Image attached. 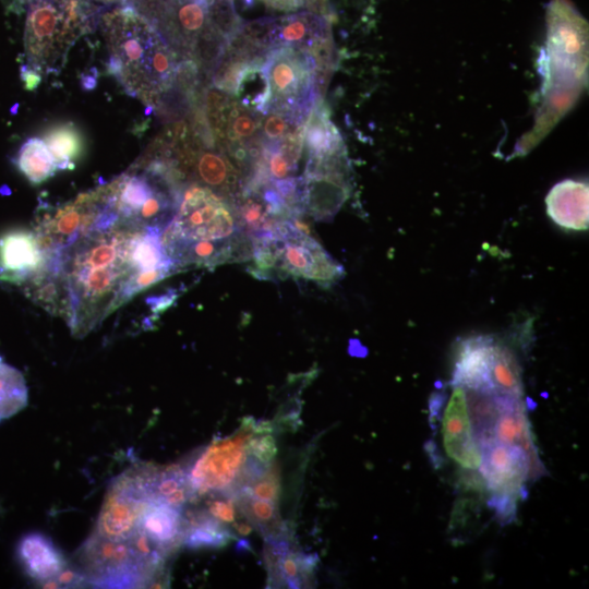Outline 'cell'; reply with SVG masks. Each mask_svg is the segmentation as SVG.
Returning <instances> with one entry per match:
<instances>
[{"label": "cell", "mask_w": 589, "mask_h": 589, "mask_svg": "<svg viewBox=\"0 0 589 589\" xmlns=\"http://www.w3.org/2000/svg\"><path fill=\"white\" fill-rule=\"evenodd\" d=\"M101 190L106 204L120 220L160 230L172 219L181 194L169 168L147 157Z\"/></svg>", "instance_id": "cell-4"}, {"label": "cell", "mask_w": 589, "mask_h": 589, "mask_svg": "<svg viewBox=\"0 0 589 589\" xmlns=\"http://www.w3.org/2000/svg\"><path fill=\"white\" fill-rule=\"evenodd\" d=\"M241 232L235 208L208 187L195 183L181 194L176 213L161 231L166 254L173 262L187 247L223 241Z\"/></svg>", "instance_id": "cell-7"}, {"label": "cell", "mask_w": 589, "mask_h": 589, "mask_svg": "<svg viewBox=\"0 0 589 589\" xmlns=\"http://www.w3.org/2000/svg\"><path fill=\"white\" fill-rule=\"evenodd\" d=\"M77 555V569L87 584L101 588H135L156 577L166 553L139 531L121 540L93 532Z\"/></svg>", "instance_id": "cell-5"}, {"label": "cell", "mask_w": 589, "mask_h": 589, "mask_svg": "<svg viewBox=\"0 0 589 589\" xmlns=\"http://www.w3.org/2000/svg\"><path fill=\"white\" fill-rule=\"evenodd\" d=\"M104 199L100 187L80 194L76 199L58 206L47 205L39 209L36 235L45 251L52 252L73 241L89 228L101 212Z\"/></svg>", "instance_id": "cell-11"}, {"label": "cell", "mask_w": 589, "mask_h": 589, "mask_svg": "<svg viewBox=\"0 0 589 589\" xmlns=\"http://www.w3.org/2000/svg\"><path fill=\"white\" fill-rule=\"evenodd\" d=\"M263 121L264 141H276L286 137L301 125H296L287 117L278 113H266Z\"/></svg>", "instance_id": "cell-33"}, {"label": "cell", "mask_w": 589, "mask_h": 589, "mask_svg": "<svg viewBox=\"0 0 589 589\" xmlns=\"http://www.w3.org/2000/svg\"><path fill=\"white\" fill-rule=\"evenodd\" d=\"M493 342L490 337L479 336L460 344L455 360L453 385L492 392L489 385V368Z\"/></svg>", "instance_id": "cell-19"}, {"label": "cell", "mask_w": 589, "mask_h": 589, "mask_svg": "<svg viewBox=\"0 0 589 589\" xmlns=\"http://www.w3.org/2000/svg\"><path fill=\"white\" fill-rule=\"evenodd\" d=\"M303 208L316 220H329L348 197L349 181L345 175H303Z\"/></svg>", "instance_id": "cell-18"}, {"label": "cell", "mask_w": 589, "mask_h": 589, "mask_svg": "<svg viewBox=\"0 0 589 589\" xmlns=\"http://www.w3.org/2000/svg\"><path fill=\"white\" fill-rule=\"evenodd\" d=\"M255 424L254 419L244 418L235 435L213 442L195 459L185 471L194 497L236 492L248 460L247 443L255 433Z\"/></svg>", "instance_id": "cell-8"}, {"label": "cell", "mask_w": 589, "mask_h": 589, "mask_svg": "<svg viewBox=\"0 0 589 589\" xmlns=\"http://www.w3.org/2000/svg\"><path fill=\"white\" fill-rule=\"evenodd\" d=\"M443 440L447 455L467 469L481 464L480 447L473 436L465 389L454 385L443 418Z\"/></svg>", "instance_id": "cell-14"}, {"label": "cell", "mask_w": 589, "mask_h": 589, "mask_svg": "<svg viewBox=\"0 0 589 589\" xmlns=\"http://www.w3.org/2000/svg\"><path fill=\"white\" fill-rule=\"evenodd\" d=\"M21 76L24 83V87L28 91L35 89L40 82V74L28 65L22 67Z\"/></svg>", "instance_id": "cell-35"}, {"label": "cell", "mask_w": 589, "mask_h": 589, "mask_svg": "<svg viewBox=\"0 0 589 589\" xmlns=\"http://www.w3.org/2000/svg\"><path fill=\"white\" fill-rule=\"evenodd\" d=\"M137 531L167 554L182 541V509L149 500L140 514Z\"/></svg>", "instance_id": "cell-20"}, {"label": "cell", "mask_w": 589, "mask_h": 589, "mask_svg": "<svg viewBox=\"0 0 589 589\" xmlns=\"http://www.w3.org/2000/svg\"><path fill=\"white\" fill-rule=\"evenodd\" d=\"M195 173L208 188L225 189L231 182L233 168L225 155L213 151L199 152Z\"/></svg>", "instance_id": "cell-29"}, {"label": "cell", "mask_w": 589, "mask_h": 589, "mask_svg": "<svg viewBox=\"0 0 589 589\" xmlns=\"http://www.w3.org/2000/svg\"><path fill=\"white\" fill-rule=\"evenodd\" d=\"M46 263L47 252L36 233L13 229L0 237V279L15 284L35 279Z\"/></svg>", "instance_id": "cell-13"}, {"label": "cell", "mask_w": 589, "mask_h": 589, "mask_svg": "<svg viewBox=\"0 0 589 589\" xmlns=\"http://www.w3.org/2000/svg\"><path fill=\"white\" fill-rule=\"evenodd\" d=\"M276 241L279 277H300L323 286L344 277V267L313 237L292 229L287 220Z\"/></svg>", "instance_id": "cell-10"}, {"label": "cell", "mask_w": 589, "mask_h": 589, "mask_svg": "<svg viewBox=\"0 0 589 589\" xmlns=\"http://www.w3.org/2000/svg\"><path fill=\"white\" fill-rule=\"evenodd\" d=\"M263 69L268 83L265 115L278 113L303 125L321 98L312 53L291 45L276 46L266 53Z\"/></svg>", "instance_id": "cell-6"}, {"label": "cell", "mask_w": 589, "mask_h": 589, "mask_svg": "<svg viewBox=\"0 0 589 589\" xmlns=\"http://www.w3.org/2000/svg\"><path fill=\"white\" fill-rule=\"evenodd\" d=\"M225 122V130L220 134L226 135L230 142L252 137L257 132L259 127H261V120L256 118V112L244 108L230 110Z\"/></svg>", "instance_id": "cell-31"}, {"label": "cell", "mask_w": 589, "mask_h": 589, "mask_svg": "<svg viewBox=\"0 0 589 589\" xmlns=\"http://www.w3.org/2000/svg\"><path fill=\"white\" fill-rule=\"evenodd\" d=\"M280 492V471L277 464L272 461L261 474L241 485L235 494H243L277 503Z\"/></svg>", "instance_id": "cell-30"}, {"label": "cell", "mask_w": 589, "mask_h": 589, "mask_svg": "<svg viewBox=\"0 0 589 589\" xmlns=\"http://www.w3.org/2000/svg\"><path fill=\"white\" fill-rule=\"evenodd\" d=\"M145 229L120 220L103 206L89 228L47 253L34 285L39 301L64 316L73 336H86L139 293L134 248Z\"/></svg>", "instance_id": "cell-1"}, {"label": "cell", "mask_w": 589, "mask_h": 589, "mask_svg": "<svg viewBox=\"0 0 589 589\" xmlns=\"http://www.w3.org/2000/svg\"><path fill=\"white\" fill-rule=\"evenodd\" d=\"M235 497L243 516L263 534L266 542L287 539V527L275 502L243 494H235Z\"/></svg>", "instance_id": "cell-25"}, {"label": "cell", "mask_w": 589, "mask_h": 589, "mask_svg": "<svg viewBox=\"0 0 589 589\" xmlns=\"http://www.w3.org/2000/svg\"><path fill=\"white\" fill-rule=\"evenodd\" d=\"M44 142L57 164L58 170H72L84 152V137L72 122L49 127L43 134Z\"/></svg>", "instance_id": "cell-23"}, {"label": "cell", "mask_w": 589, "mask_h": 589, "mask_svg": "<svg viewBox=\"0 0 589 589\" xmlns=\"http://www.w3.org/2000/svg\"><path fill=\"white\" fill-rule=\"evenodd\" d=\"M25 1H28V0H20V2H25Z\"/></svg>", "instance_id": "cell-38"}, {"label": "cell", "mask_w": 589, "mask_h": 589, "mask_svg": "<svg viewBox=\"0 0 589 589\" xmlns=\"http://www.w3.org/2000/svg\"><path fill=\"white\" fill-rule=\"evenodd\" d=\"M24 48L28 67L39 74L63 68L72 46L94 31L99 8L91 0H28Z\"/></svg>", "instance_id": "cell-3"}, {"label": "cell", "mask_w": 589, "mask_h": 589, "mask_svg": "<svg viewBox=\"0 0 589 589\" xmlns=\"http://www.w3.org/2000/svg\"><path fill=\"white\" fill-rule=\"evenodd\" d=\"M267 28L271 49L291 45L311 51L329 40L327 20L312 11L267 17Z\"/></svg>", "instance_id": "cell-16"}, {"label": "cell", "mask_w": 589, "mask_h": 589, "mask_svg": "<svg viewBox=\"0 0 589 589\" xmlns=\"http://www.w3.org/2000/svg\"><path fill=\"white\" fill-rule=\"evenodd\" d=\"M489 385L496 394L522 398L524 387L517 359L512 350L495 341L489 368Z\"/></svg>", "instance_id": "cell-24"}, {"label": "cell", "mask_w": 589, "mask_h": 589, "mask_svg": "<svg viewBox=\"0 0 589 589\" xmlns=\"http://www.w3.org/2000/svg\"><path fill=\"white\" fill-rule=\"evenodd\" d=\"M277 450L276 441L271 433H254L247 443V453L264 465L274 460Z\"/></svg>", "instance_id": "cell-32"}, {"label": "cell", "mask_w": 589, "mask_h": 589, "mask_svg": "<svg viewBox=\"0 0 589 589\" xmlns=\"http://www.w3.org/2000/svg\"><path fill=\"white\" fill-rule=\"evenodd\" d=\"M231 526H232L233 531L237 534H240V536H243V537L250 534L252 532V530H253V527H252V525H250L249 520L244 521V520H237L236 519L231 524Z\"/></svg>", "instance_id": "cell-36"}, {"label": "cell", "mask_w": 589, "mask_h": 589, "mask_svg": "<svg viewBox=\"0 0 589 589\" xmlns=\"http://www.w3.org/2000/svg\"><path fill=\"white\" fill-rule=\"evenodd\" d=\"M548 214L560 227L568 230L588 228V189L585 183L564 181L552 189L546 199Z\"/></svg>", "instance_id": "cell-21"}, {"label": "cell", "mask_w": 589, "mask_h": 589, "mask_svg": "<svg viewBox=\"0 0 589 589\" xmlns=\"http://www.w3.org/2000/svg\"><path fill=\"white\" fill-rule=\"evenodd\" d=\"M481 452L480 472L491 492V506L502 522L513 520L518 498L524 496L529 480V461L516 446L495 440L479 443Z\"/></svg>", "instance_id": "cell-9"}, {"label": "cell", "mask_w": 589, "mask_h": 589, "mask_svg": "<svg viewBox=\"0 0 589 589\" xmlns=\"http://www.w3.org/2000/svg\"><path fill=\"white\" fill-rule=\"evenodd\" d=\"M262 60L245 65L239 73L233 94L241 107L252 112L265 115L268 100V83Z\"/></svg>", "instance_id": "cell-27"}, {"label": "cell", "mask_w": 589, "mask_h": 589, "mask_svg": "<svg viewBox=\"0 0 589 589\" xmlns=\"http://www.w3.org/2000/svg\"><path fill=\"white\" fill-rule=\"evenodd\" d=\"M14 163L21 173L33 184L51 178L57 164L41 137H29L20 147Z\"/></svg>", "instance_id": "cell-26"}, {"label": "cell", "mask_w": 589, "mask_h": 589, "mask_svg": "<svg viewBox=\"0 0 589 589\" xmlns=\"http://www.w3.org/2000/svg\"><path fill=\"white\" fill-rule=\"evenodd\" d=\"M28 388L21 371L0 356V422L27 406Z\"/></svg>", "instance_id": "cell-28"}, {"label": "cell", "mask_w": 589, "mask_h": 589, "mask_svg": "<svg viewBox=\"0 0 589 589\" xmlns=\"http://www.w3.org/2000/svg\"><path fill=\"white\" fill-rule=\"evenodd\" d=\"M16 555L24 572L41 585H51L67 568V560L53 541L40 533L22 537Z\"/></svg>", "instance_id": "cell-17"}, {"label": "cell", "mask_w": 589, "mask_h": 589, "mask_svg": "<svg viewBox=\"0 0 589 589\" xmlns=\"http://www.w3.org/2000/svg\"><path fill=\"white\" fill-rule=\"evenodd\" d=\"M99 24L108 50V72L127 94L155 106L171 89L176 55L156 26L133 5L105 10Z\"/></svg>", "instance_id": "cell-2"}, {"label": "cell", "mask_w": 589, "mask_h": 589, "mask_svg": "<svg viewBox=\"0 0 589 589\" xmlns=\"http://www.w3.org/2000/svg\"><path fill=\"white\" fill-rule=\"evenodd\" d=\"M233 539L236 534L208 513H194L183 517L182 542L189 549H218Z\"/></svg>", "instance_id": "cell-22"}, {"label": "cell", "mask_w": 589, "mask_h": 589, "mask_svg": "<svg viewBox=\"0 0 589 589\" xmlns=\"http://www.w3.org/2000/svg\"><path fill=\"white\" fill-rule=\"evenodd\" d=\"M94 1L106 4V5H110V4H116V3L125 4L130 0H94Z\"/></svg>", "instance_id": "cell-37"}, {"label": "cell", "mask_w": 589, "mask_h": 589, "mask_svg": "<svg viewBox=\"0 0 589 589\" xmlns=\"http://www.w3.org/2000/svg\"><path fill=\"white\" fill-rule=\"evenodd\" d=\"M522 398L506 396L486 440L519 447L529 461V480L546 474L533 443ZM480 442V443H482ZM479 445V443H478Z\"/></svg>", "instance_id": "cell-15"}, {"label": "cell", "mask_w": 589, "mask_h": 589, "mask_svg": "<svg viewBox=\"0 0 589 589\" xmlns=\"http://www.w3.org/2000/svg\"><path fill=\"white\" fill-rule=\"evenodd\" d=\"M207 513L218 521L231 525L237 519L235 500L213 498L207 504Z\"/></svg>", "instance_id": "cell-34"}, {"label": "cell", "mask_w": 589, "mask_h": 589, "mask_svg": "<svg viewBox=\"0 0 589 589\" xmlns=\"http://www.w3.org/2000/svg\"><path fill=\"white\" fill-rule=\"evenodd\" d=\"M148 501L141 470L122 473L108 490L94 533L113 540L134 536L140 514Z\"/></svg>", "instance_id": "cell-12"}]
</instances>
